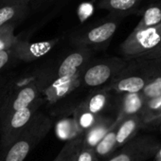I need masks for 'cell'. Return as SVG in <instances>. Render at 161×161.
I'll list each match as a JSON object with an SVG mask.
<instances>
[{
    "label": "cell",
    "instance_id": "5",
    "mask_svg": "<svg viewBox=\"0 0 161 161\" xmlns=\"http://www.w3.org/2000/svg\"><path fill=\"white\" fill-rule=\"evenodd\" d=\"M128 60L112 57L88 64L82 74V85L88 87L107 86L127 65Z\"/></svg>",
    "mask_w": 161,
    "mask_h": 161
},
{
    "label": "cell",
    "instance_id": "3",
    "mask_svg": "<svg viewBox=\"0 0 161 161\" xmlns=\"http://www.w3.org/2000/svg\"><path fill=\"white\" fill-rule=\"evenodd\" d=\"M41 95L35 80L30 75L23 78L20 82L13 78L0 106V125L16 111L31 105Z\"/></svg>",
    "mask_w": 161,
    "mask_h": 161
},
{
    "label": "cell",
    "instance_id": "14",
    "mask_svg": "<svg viewBox=\"0 0 161 161\" xmlns=\"http://www.w3.org/2000/svg\"><path fill=\"white\" fill-rule=\"evenodd\" d=\"M144 125L141 115L131 116L124 119L117 128V147H122L136 136L138 130Z\"/></svg>",
    "mask_w": 161,
    "mask_h": 161
},
{
    "label": "cell",
    "instance_id": "4",
    "mask_svg": "<svg viewBox=\"0 0 161 161\" xmlns=\"http://www.w3.org/2000/svg\"><path fill=\"white\" fill-rule=\"evenodd\" d=\"M122 17L110 14L108 18L100 23L88 26L75 32L71 36V43L78 47H88L100 49L106 47L116 33Z\"/></svg>",
    "mask_w": 161,
    "mask_h": 161
},
{
    "label": "cell",
    "instance_id": "29",
    "mask_svg": "<svg viewBox=\"0 0 161 161\" xmlns=\"http://www.w3.org/2000/svg\"><path fill=\"white\" fill-rule=\"evenodd\" d=\"M141 57L146 58V59H159V58H161V43L157 47H155L153 49L143 54Z\"/></svg>",
    "mask_w": 161,
    "mask_h": 161
},
{
    "label": "cell",
    "instance_id": "20",
    "mask_svg": "<svg viewBox=\"0 0 161 161\" xmlns=\"http://www.w3.org/2000/svg\"><path fill=\"white\" fill-rule=\"evenodd\" d=\"M141 117L144 124H158L161 119V94L146 101Z\"/></svg>",
    "mask_w": 161,
    "mask_h": 161
},
{
    "label": "cell",
    "instance_id": "28",
    "mask_svg": "<svg viewBox=\"0 0 161 161\" xmlns=\"http://www.w3.org/2000/svg\"><path fill=\"white\" fill-rule=\"evenodd\" d=\"M57 0H31V13L38 12L43 9H46L47 6L52 5Z\"/></svg>",
    "mask_w": 161,
    "mask_h": 161
},
{
    "label": "cell",
    "instance_id": "32",
    "mask_svg": "<svg viewBox=\"0 0 161 161\" xmlns=\"http://www.w3.org/2000/svg\"><path fill=\"white\" fill-rule=\"evenodd\" d=\"M158 124H159V127H160V131H161V119H160V121H159V123H158Z\"/></svg>",
    "mask_w": 161,
    "mask_h": 161
},
{
    "label": "cell",
    "instance_id": "12",
    "mask_svg": "<svg viewBox=\"0 0 161 161\" xmlns=\"http://www.w3.org/2000/svg\"><path fill=\"white\" fill-rule=\"evenodd\" d=\"M119 113L116 119L119 123L126 118L141 115L146 103V99L141 92H125L119 94Z\"/></svg>",
    "mask_w": 161,
    "mask_h": 161
},
{
    "label": "cell",
    "instance_id": "13",
    "mask_svg": "<svg viewBox=\"0 0 161 161\" xmlns=\"http://www.w3.org/2000/svg\"><path fill=\"white\" fill-rule=\"evenodd\" d=\"M142 0H100L98 7L122 18L137 13Z\"/></svg>",
    "mask_w": 161,
    "mask_h": 161
},
{
    "label": "cell",
    "instance_id": "16",
    "mask_svg": "<svg viewBox=\"0 0 161 161\" xmlns=\"http://www.w3.org/2000/svg\"><path fill=\"white\" fill-rule=\"evenodd\" d=\"M111 92L112 91H109L105 87H102L101 89L89 94L88 97L80 103L90 112L101 115L109 103Z\"/></svg>",
    "mask_w": 161,
    "mask_h": 161
},
{
    "label": "cell",
    "instance_id": "10",
    "mask_svg": "<svg viewBox=\"0 0 161 161\" xmlns=\"http://www.w3.org/2000/svg\"><path fill=\"white\" fill-rule=\"evenodd\" d=\"M83 72L73 76L58 78L52 80L42 91V94L45 96V100L49 104H54L68 96L82 85Z\"/></svg>",
    "mask_w": 161,
    "mask_h": 161
},
{
    "label": "cell",
    "instance_id": "6",
    "mask_svg": "<svg viewBox=\"0 0 161 161\" xmlns=\"http://www.w3.org/2000/svg\"><path fill=\"white\" fill-rule=\"evenodd\" d=\"M161 43V24L141 30H134L120 44L119 49L124 59L141 57Z\"/></svg>",
    "mask_w": 161,
    "mask_h": 161
},
{
    "label": "cell",
    "instance_id": "31",
    "mask_svg": "<svg viewBox=\"0 0 161 161\" xmlns=\"http://www.w3.org/2000/svg\"><path fill=\"white\" fill-rule=\"evenodd\" d=\"M52 161H58V156H56V157H55V158H54Z\"/></svg>",
    "mask_w": 161,
    "mask_h": 161
},
{
    "label": "cell",
    "instance_id": "1",
    "mask_svg": "<svg viewBox=\"0 0 161 161\" xmlns=\"http://www.w3.org/2000/svg\"><path fill=\"white\" fill-rule=\"evenodd\" d=\"M161 73V58L146 59L137 57L128 60L127 65L110 83L106 89L118 94L141 92L147 84Z\"/></svg>",
    "mask_w": 161,
    "mask_h": 161
},
{
    "label": "cell",
    "instance_id": "30",
    "mask_svg": "<svg viewBox=\"0 0 161 161\" xmlns=\"http://www.w3.org/2000/svg\"><path fill=\"white\" fill-rule=\"evenodd\" d=\"M155 160L156 161H161V146H160L159 150L157 151V153L155 154Z\"/></svg>",
    "mask_w": 161,
    "mask_h": 161
},
{
    "label": "cell",
    "instance_id": "17",
    "mask_svg": "<svg viewBox=\"0 0 161 161\" xmlns=\"http://www.w3.org/2000/svg\"><path fill=\"white\" fill-rule=\"evenodd\" d=\"M73 118L80 135H84L102 119V116L90 112L82 103H80L73 112Z\"/></svg>",
    "mask_w": 161,
    "mask_h": 161
},
{
    "label": "cell",
    "instance_id": "22",
    "mask_svg": "<svg viewBox=\"0 0 161 161\" xmlns=\"http://www.w3.org/2000/svg\"><path fill=\"white\" fill-rule=\"evenodd\" d=\"M82 144L83 138L80 136L71 140H67L65 145L62 148L61 152L57 155L58 161H77L78 153Z\"/></svg>",
    "mask_w": 161,
    "mask_h": 161
},
{
    "label": "cell",
    "instance_id": "25",
    "mask_svg": "<svg viewBox=\"0 0 161 161\" xmlns=\"http://www.w3.org/2000/svg\"><path fill=\"white\" fill-rule=\"evenodd\" d=\"M98 155L95 152V148L84 143L80 148L77 161H98Z\"/></svg>",
    "mask_w": 161,
    "mask_h": 161
},
{
    "label": "cell",
    "instance_id": "26",
    "mask_svg": "<svg viewBox=\"0 0 161 161\" xmlns=\"http://www.w3.org/2000/svg\"><path fill=\"white\" fill-rule=\"evenodd\" d=\"M13 77L8 73H0V106H1L4 97L7 93L9 86Z\"/></svg>",
    "mask_w": 161,
    "mask_h": 161
},
{
    "label": "cell",
    "instance_id": "19",
    "mask_svg": "<svg viewBox=\"0 0 161 161\" xmlns=\"http://www.w3.org/2000/svg\"><path fill=\"white\" fill-rule=\"evenodd\" d=\"M161 24V0L152 3L143 12L142 17L136 26V30L155 27Z\"/></svg>",
    "mask_w": 161,
    "mask_h": 161
},
{
    "label": "cell",
    "instance_id": "21",
    "mask_svg": "<svg viewBox=\"0 0 161 161\" xmlns=\"http://www.w3.org/2000/svg\"><path fill=\"white\" fill-rule=\"evenodd\" d=\"M56 134L63 140H71L80 136L74 118H65L58 121L56 125Z\"/></svg>",
    "mask_w": 161,
    "mask_h": 161
},
{
    "label": "cell",
    "instance_id": "2",
    "mask_svg": "<svg viewBox=\"0 0 161 161\" xmlns=\"http://www.w3.org/2000/svg\"><path fill=\"white\" fill-rule=\"evenodd\" d=\"M51 127V119L37 112L16 138L6 148L0 150V161H24L46 137Z\"/></svg>",
    "mask_w": 161,
    "mask_h": 161
},
{
    "label": "cell",
    "instance_id": "18",
    "mask_svg": "<svg viewBox=\"0 0 161 161\" xmlns=\"http://www.w3.org/2000/svg\"><path fill=\"white\" fill-rule=\"evenodd\" d=\"M119 122L115 119L113 127L107 132V134L100 140V142L95 146V152L98 157L109 156L113 152H115L117 147V128Z\"/></svg>",
    "mask_w": 161,
    "mask_h": 161
},
{
    "label": "cell",
    "instance_id": "7",
    "mask_svg": "<svg viewBox=\"0 0 161 161\" xmlns=\"http://www.w3.org/2000/svg\"><path fill=\"white\" fill-rule=\"evenodd\" d=\"M45 100L41 97L31 105L20 109L0 125V150L10 145L38 112Z\"/></svg>",
    "mask_w": 161,
    "mask_h": 161
},
{
    "label": "cell",
    "instance_id": "15",
    "mask_svg": "<svg viewBox=\"0 0 161 161\" xmlns=\"http://www.w3.org/2000/svg\"><path fill=\"white\" fill-rule=\"evenodd\" d=\"M115 119L102 117V119L92 128H90L87 132L84 134V143L95 148V146L100 142V140L113 127Z\"/></svg>",
    "mask_w": 161,
    "mask_h": 161
},
{
    "label": "cell",
    "instance_id": "9",
    "mask_svg": "<svg viewBox=\"0 0 161 161\" xmlns=\"http://www.w3.org/2000/svg\"><path fill=\"white\" fill-rule=\"evenodd\" d=\"M59 42V39L31 43L28 40L19 38L11 47L16 62H34L47 55Z\"/></svg>",
    "mask_w": 161,
    "mask_h": 161
},
{
    "label": "cell",
    "instance_id": "24",
    "mask_svg": "<svg viewBox=\"0 0 161 161\" xmlns=\"http://www.w3.org/2000/svg\"><path fill=\"white\" fill-rule=\"evenodd\" d=\"M146 101L161 94V73L155 76L141 91Z\"/></svg>",
    "mask_w": 161,
    "mask_h": 161
},
{
    "label": "cell",
    "instance_id": "27",
    "mask_svg": "<svg viewBox=\"0 0 161 161\" xmlns=\"http://www.w3.org/2000/svg\"><path fill=\"white\" fill-rule=\"evenodd\" d=\"M14 62H16V60L11 48L0 51V73H1V71L4 68H6L9 64H12Z\"/></svg>",
    "mask_w": 161,
    "mask_h": 161
},
{
    "label": "cell",
    "instance_id": "8",
    "mask_svg": "<svg viewBox=\"0 0 161 161\" xmlns=\"http://www.w3.org/2000/svg\"><path fill=\"white\" fill-rule=\"evenodd\" d=\"M160 143L150 136L132 138L107 161H145L155 156Z\"/></svg>",
    "mask_w": 161,
    "mask_h": 161
},
{
    "label": "cell",
    "instance_id": "11",
    "mask_svg": "<svg viewBox=\"0 0 161 161\" xmlns=\"http://www.w3.org/2000/svg\"><path fill=\"white\" fill-rule=\"evenodd\" d=\"M31 0H0V27L19 25L31 14Z\"/></svg>",
    "mask_w": 161,
    "mask_h": 161
},
{
    "label": "cell",
    "instance_id": "23",
    "mask_svg": "<svg viewBox=\"0 0 161 161\" xmlns=\"http://www.w3.org/2000/svg\"><path fill=\"white\" fill-rule=\"evenodd\" d=\"M17 25L7 24L0 27V51L10 49L19 39L14 34V30Z\"/></svg>",
    "mask_w": 161,
    "mask_h": 161
}]
</instances>
